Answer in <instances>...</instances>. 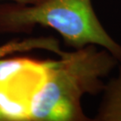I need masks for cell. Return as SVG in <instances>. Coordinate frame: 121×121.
<instances>
[{
  "label": "cell",
  "mask_w": 121,
  "mask_h": 121,
  "mask_svg": "<svg viewBox=\"0 0 121 121\" xmlns=\"http://www.w3.org/2000/svg\"><path fill=\"white\" fill-rule=\"evenodd\" d=\"M36 25L59 33L65 44L78 50L100 46L121 60V46L106 32L91 0H41L33 4H0V33H28Z\"/></svg>",
  "instance_id": "2"
},
{
  "label": "cell",
  "mask_w": 121,
  "mask_h": 121,
  "mask_svg": "<svg viewBox=\"0 0 121 121\" xmlns=\"http://www.w3.org/2000/svg\"><path fill=\"white\" fill-rule=\"evenodd\" d=\"M117 59L108 50L88 45L49 60L42 84L30 104V121H85L81 99L103 91V77Z\"/></svg>",
  "instance_id": "1"
},
{
  "label": "cell",
  "mask_w": 121,
  "mask_h": 121,
  "mask_svg": "<svg viewBox=\"0 0 121 121\" xmlns=\"http://www.w3.org/2000/svg\"><path fill=\"white\" fill-rule=\"evenodd\" d=\"M0 121H8V119L2 111L1 108H0Z\"/></svg>",
  "instance_id": "6"
},
{
  "label": "cell",
  "mask_w": 121,
  "mask_h": 121,
  "mask_svg": "<svg viewBox=\"0 0 121 121\" xmlns=\"http://www.w3.org/2000/svg\"><path fill=\"white\" fill-rule=\"evenodd\" d=\"M103 101L94 120L121 121V65L117 78L105 86Z\"/></svg>",
  "instance_id": "4"
},
{
  "label": "cell",
  "mask_w": 121,
  "mask_h": 121,
  "mask_svg": "<svg viewBox=\"0 0 121 121\" xmlns=\"http://www.w3.org/2000/svg\"><path fill=\"white\" fill-rule=\"evenodd\" d=\"M35 50H44L62 56L65 51L60 49L57 39L51 36L31 37L25 39H14L0 46V59L6 58L9 55L25 53Z\"/></svg>",
  "instance_id": "3"
},
{
  "label": "cell",
  "mask_w": 121,
  "mask_h": 121,
  "mask_svg": "<svg viewBox=\"0 0 121 121\" xmlns=\"http://www.w3.org/2000/svg\"><path fill=\"white\" fill-rule=\"evenodd\" d=\"M10 2H20V3H25V4H33L39 2L41 0H9Z\"/></svg>",
  "instance_id": "5"
}]
</instances>
